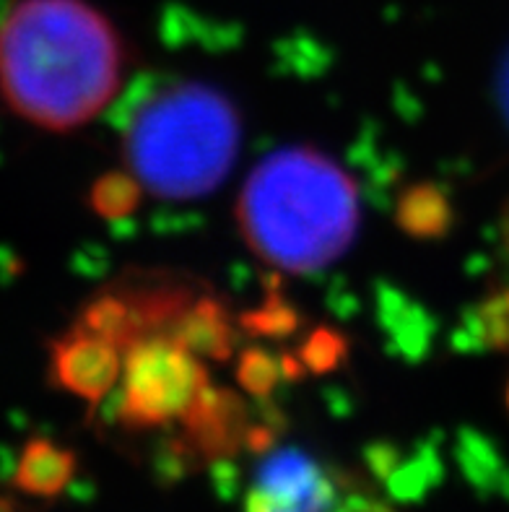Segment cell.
<instances>
[{"mask_svg": "<svg viewBox=\"0 0 509 512\" xmlns=\"http://www.w3.org/2000/svg\"><path fill=\"white\" fill-rule=\"evenodd\" d=\"M125 354L112 341L73 325L50 344V380L60 390L97 406L123 377Z\"/></svg>", "mask_w": 509, "mask_h": 512, "instance_id": "cell-5", "label": "cell"}, {"mask_svg": "<svg viewBox=\"0 0 509 512\" xmlns=\"http://www.w3.org/2000/svg\"><path fill=\"white\" fill-rule=\"evenodd\" d=\"M0 512H16V507H13L11 500H6V497H0Z\"/></svg>", "mask_w": 509, "mask_h": 512, "instance_id": "cell-18", "label": "cell"}, {"mask_svg": "<svg viewBox=\"0 0 509 512\" xmlns=\"http://www.w3.org/2000/svg\"><path fill=\"white\" fill-rule=\"evenodd\" d=\"M239 232L258 258L289 273L336 263L359 229V190L323 151L278 149L247 177Z\"/></svg>", "mask_w": 509, "mask_h": 512, "instance_id": "cell-2", "label": "cell"}, {"mask_svg": "<svg viewBox=\"0 0 509 512\" xmlns=\"http://www.w3.org/2000/svg\"><path fill=\"white\" fill-rule=\"evenodd\" d=\"M206 388L208 375L198 354L169 336L146 338L125 351L120 419L136 429L182 419Z\"/></svg>", "mask_w": 509, "mask_h": 512, "instance_id": "cell-4", "label": "cell"}, {"mask_svg": "<svg viewBox=\"0 0 509 512\" xmlns=\"http://www.w3.org/2000/svg\"><path fill=\"white\" fill-rule=\"evenodd\" d=\"M247 512H302V510H291V507H281L276 502H271L263 492L252 489L250 497H247Z\"/></svg>", "mask_w": 509, "mask_h": 512, "instance_id": "cell-15", "label": "cell"}, {"mask_svg": "<svg viewBox=\"0 0 509 512\" xmlns=\"http://www.w3.org/2000/svg\"><path fill=\"white\" fill-rule=\"evenodd\" d=\"M125 42L86 0H19L0 21V94L26 123L76 130L112 102Z\"/></svg>", "mask_w": 509, "mask_h": 512, "instance_id": "cell-1", "label": "cell"}, {"mask_svg": "<svg viewBox=\"0 0 509 512\" xmlns=\"http://www.w3.org/2000/svg\"><path fill=\"white\" fill-rule=\"evenodd\" d=\"M242 323H245L247 331L258 333V336H278V333L294 331L299 315L286 305L284 299L273 294L271 299H265L260 310L250 312Z\"/></svg>", "mask_w": 509, "mask_h": 512, "instance_id": "cell-14", "label": "cell"}, {"mask_svg": "<svg viewBox=\"0 0 509 512\" xmlns=\"http://www.w3.org/2000/svg\"><path fill=\"white\" fill-rule=\"evenodd\" d=\"M242 120L232 99L206 84H174L141 104L123 138V159L143 190L190 201L219 188L234 167Z\"/></svg>", "mask_w": 509, "mask_h": 512, "instance_id": "cell-3", "label": "cell"}, {"mask_svg": "<svg viewBox=\"0 0 509 512\" xmlns=\"http://www.w3.org/2000/svg\"><path fill=\"white\" fill-rule=\"evenodd\" d=\"M499 104H502L504 117L509 120V55L504 58L502 73H499Z\"/></svg>", "mask_w": 509, "mask_h": 512, "instance_id": "cell-16", "label": "cell"}, {"mask_svg": "<svg viewBox=\"0 0 509 512\" xmlns=\"http://www.w3.org/2000/svg\"><path fill=\"white\" fill-rule=\"evenodd\" d=\"M258 492L281 507L302 512H328L336 497L333 479L299 450H278L258 468Z\"/></svg>", "mask_w": 509, "mask_h": 512, "instance_id": "cell-6", "label": "cell"}, {"mask_svg": "<svg viewBox=\"0 0 509 512\" xmlns=\"http://www.w3.org/2000/svg\"><path fill=\"white\" fill-rule=\"evenodd\" d=\"M143 185L130 172H107L91 185L89 203L102 219H123L136 211Z\"/></svg>", "mask_w": 509, "mask_h": 512, "instance_id": "cell-11", "label": "cell"}, {"mask_svg": "<svg viewBox=\"0 0 509 512\" xmlns=\"http://www.w3.org/2000/svg\"><path fill=\"white\" fill-rule=\"evenodd\" d=\"M348 344L341 333L330 331V328H317L307 341H304L299 357L310 367L312 372H330L336 370L338 364L346 357Z\"/></svg>", "mask_w": 509, "mask_h": 512, "instance_id": "cell-13", "label": "cell"}, {"mask_svg": "<svg viewBox=\"0 0 509 512\" xmlns=\"http://www.w3.org/2000/svg\"><path fill=\"white\" fill-rule=\"evenodd\" d=\"M169 338L198 357L229 359L234 349V331L224 305L213 297H198L193 307L174 325Z\"/></svg>", "mask_w": 509, "mask_h": 512, "instance_id": "cell-9", "label": "cell"}, {"mask_svg": "<svg viewBox=\"0 0 509 512\" xmlns=\"http://www.w3.org/2000/svg\"><path fill=\"white\" fill-rule=\"evenodd\" d=\"M400 229L413 237H439L452 224V206L434 185H416L400 195L395 211Z\"/></svg>", "mask_w": 509, "mask_h": 512, "instance_id": "cell-10", "label": "cell"}, {"mask_svg": "<svg viewBox=\"0 0 509 512\" xmlns=\"http://www.w3.org/2000/svg\"><path fill=\"white\" fill-rule=\"evenodd\" d=\"M237 377L242 388L252 396H268L276 388L278 377H281V364L260 349H250L242 354L237 367Z\"/></svg>", "mask_w": 509, "mask_h": 512, "instance_id": "cell-12", "label": "cell"}, {"mask_svg": "<svg viewBox=\"0 0 509 512\" xmlns=\"http://www.w3.org/2000/svg\"><path fill=\"white\" fill-rule=\"evenodd\" d=\"M504 245H507V255H509V203H507V211H504Z\"/></svg>", "mask_w": 509, "mask_h": 512, "instance_id": "cell-17", "label": "cell"}, {"mask_svg": "<svg viewBox=\"0 0 509 512\" xmlns=\"http://www.w3.org/2000/svg\"><path fill=\"white\" fill-rule=\"evenodd\" d=\"M76 474V453L47 437H32L16 461L13 484L29 497H58Z\"/></svg>", "mask_w": 509, "mask_h": 512, "instance_id": "cell-8", "label": "cell"}, {"mask_svg": "<svg viewBox=\"0 0 509 512\" xmlns=\"http://www.w3.org/2000/svg\"><path fill=\"white\" fill-rule=\"evenodd\" d=\"M185 437L195 453L206 458L232 455L239 445H247V409L234 393L216 390L208 385L198 401L180 419Z\"/></svg>", "mask_w": 509, "mask_h": 512, "instance_id": "cell-7", "label": "cell"}]
</instances>
